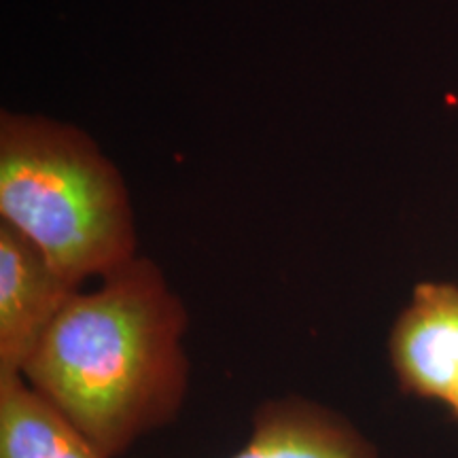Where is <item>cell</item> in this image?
<instances>
[{
  "mask_svg": "<svg viewBox=\"0 0 458 458\" xmlns=\"http://www.w3.org/2000/svg\"><path fill=\"white\" fill-rule=\"evenodd\" d=\"M187 312L147 257L74 293L21 376L105 458L179 416L189 386Z\"/></svg>",
  "mask_w": 458,
  "mask_h": 458,
  "instance_id": "1",
  "label": "cell"
},
{
  "mask_svg": "<svg viewBox=\"0 0 458 458\" xmlns=\"http://www.w3.org/2000/svg\"><path fill=\"white\" fill-rule=\"evenodd\" d=\"M0 223L79 289L139 257L123 176L83 130L41 114L0 117Z\"/></svg>",
  "mask_w": 458,
  "mask_h": 458,
  "instance_id": "2",
  "label": "cell"
},
{
  "mask_svg": "<svg viewBox=\"0 0 458 458\" xmlns=\"http://www.w3.org/2000/svg\"><path fill=\"white\" fill-rule=\"evenodd\" d=\"M77 291L37 246L0 223V374H21Z\"/></svg>",
  "mask_w": 458,
  "mask_h": 458,
  "instance_id": "3",
  "label": "cell"
},
{
  "mask_svg": "<svg viewBox=\"0 0 458 458\" xmlns=\"http://www.w3.org/2000/svg\"><path fill=\"white\" fill-rule=\"evenodd\" d=\"M388 354L401 391L445 403L458 377V284H416L393 325Z\"/></svg>",
  "mask_w": 458,
  "mask_h": 458,
  "instance_id": "4",
  "label": "cell"
},
{
  "mask_svg": "<svg viewBox=\"0 0 458 458\" xmlns=\"http://www.w3.org/2000/svg\"><path fill=\"white\" fill-rule=\"evenodd\" d=\"M229 458H377V452L335 410L303 397H283L257 410L249 442Z\"/></svg>",
  "mask_w": 458,
  "mask_h": 458,
  "instance_id": "5",
  "label": "cell"
},
{
  "mask_svg": "<svg viewBox=\"0 0 458 458\" xmlns=\"http://www.w3.org/2000/svg\"><path fill=\"white\" fill-rule=\"evenodd\" d=\"M0 458H105L21 374H0Z\"/></svg>",
  "mask_w": 458,
  "mask_h": 458,
  "instance_id": "6",
  "label": "cell"
},
{
  "mask_svg": "<svg viewBox=\"0 0 458 458\" xmlns=\"http://www.w3.org/2000/svg\"><path fill=\"white\" fill-rule=\"evenodd\" d=\"M445 408L450 410V414L456 418L458 420V377H456V382H454V386H452V391H450V394H448V399H445Z\"/></svg>",
  "mask_w": 458,
  "mask_h": 458,
  "instance_id": "7",
  "label": "cell"
}]
</instances>
